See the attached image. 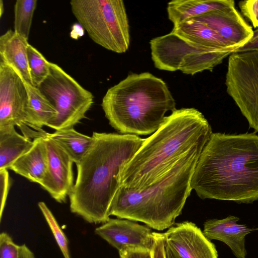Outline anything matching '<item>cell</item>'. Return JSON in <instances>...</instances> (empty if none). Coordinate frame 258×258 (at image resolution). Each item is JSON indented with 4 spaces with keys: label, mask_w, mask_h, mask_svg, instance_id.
<instances>
[{
    "label": "cell",
    "mask_w": 258,
    "mask_h": 258,
    "mask_svg": "<svg viewBox=\"0 0 258 258\" xmlns=\"http://www.w3.org/2000/svg\"><path fill=\"white\" fill-rule=\"evenodd\" d=\"M191 187L203 200L258 201V135L213 133L197 161Z\"/></svg>",
    "instance_id": "obj_1"
},
{
    "label": "cell",
    "mask_w": 258,
    "mask_h": 258,
    "mask_svg": "<svg viewBox=\"0 0 258 258\" xmlns=\"http://www.w3.org/2000/svg\"><path fill=\"white\" fill-rule=\"evenodd\" d=\"M166 258H181L176 252L172 251L168 246L165 245Z\"/></svg>",
    "instance_id": "obj_34"
},
{
    "label": "cell",
    "mask_w": 258,
    "mask_h": 258,
    "mask_svg": "<svg viewBox=\"0 0 258 258\" xmlns=\"http://www.w3.org/2000/svg\"><path fill=\"white\" fill-rule=\"evenodd\" d=\"M27 57L32 85L38 87L49 75L50 62L30 44L27 47Z\"/></svg>",
    "instance_id": "obj_24"
},
{
    "label": "cell",
    "mask_w": 258,
    "mask_h": 258,
    "mask_svg": "<svg viewBox=\"0 0 258 258\" xmlns=\"http://www.w3.org/2000/svg\"><path fill=\"white\" fill-rule=\"evenodd\" d=\"M154 243L151 251L152 258H166L163 233L154 232Z\"/></svg>",
    "instance_id": "obj_29"
},
{
    "label": "cell",
    "mask_w": 258,
    "mask_h": 258,
    "mask_svg": "<svg viewBox=\"0 0 258 258\" xmlns=\"http://www.w3.org/2000/svg\"><path fill=\"white\" fill-rule=\"evenodd\" d=\"M38 205L48 224L64 257L71 258L68 240L53 215L44 202H40L38 203Z\"/></svg>",
    "instance_id": "obj_25"
},
{
    "label": "cell",
    "mask_w": 258,
    "mask_h": 258,
    "mask_svg": "<svg viewBox=\"0 0 258 258\" xmlns=\"http://www.w3.org/2000/svg\"><path fill=\"white\" fill-rule=\"evenodd\" d=\"M238 6L243 15L250 21L253 27L258 28V0L240 1Z\"/></svg>",
    "instance_id": "obj_27"
},
{
    "label": "cell",
    "mask_w": 258,
    "mask_h": 258,
    "mask_svg": "<svg viewBox=\"0 0 258 258\" xmlns=\"http://www.w3.org/2000/svg\"><path fill=\"white\" fill-rule=\"evenodd\" d=\"M120 258H152L151 251L144 250H125L118 251Z\"/></svg>",
    "instance_id": "obj_30"
},
{
    "label": "cell",
    "mask_w": 258,
    "mask_h": 258,
    "mask_svg": "<svg viewBox=\"0 0 258 258\" xmlns=\"http://www.w3.org/2000/svg\"><path fill=\"white\" fill-rule=\"evenodd\" d=\"M192 19L205 23L225 40L240 47L250 41L253 35L252 27L246 22L235 6L211 11Z\"/></svg>",
    "instance_id": "obj_14"
},
{
    "label": "cell",
    "mask_w": 258,
    "mask_h": 258,
    "mask_svg": "<svg viewBox=\"0 0 258 258\" xmlns=\"http://www.w3.org/2000/svg\"><path fill=\"white\" fill-rule=\"evenodd\" d=\"M213 132L194 108L176 109L144 142L123 168L120 186L139 189L157 180L192 147L206 144Z\"/></svg>",
    "instance_id": "obj_3"
},
{
    "label": "cell",
    "mask_w": 258,
    "mask_h": 258,
    "mask_svg": "<svg viewBox=\"0 0 258 258\" xmlns=\"http://www.w3.org/2000/svg\"><path fill=\"white\" fill-rule=\"evenodd\" d=\"M46 133L42 137L46 146L48 166L46 176L40 185L56 201L63 203L74 184V162L61 147L45 136Z\"/></svg>",
    "instance_id": "obj_12"
},
{
    "label": "cell",
    "mask_w": 258,
    "mask_h": 258,
    "mask_svg": "<svg viewBox=\"0 0 258 258\" xmlns=\"http://www.w3.org/2000/svg\"><path fill=\"white\" fill-rule=\"evenodd\" d=\"M0 2H1V4H0V8H1V10H0V16L1 17L2 16V14H3V13L4 12V5H3V2L2 0H1L0 1Z\"/></svg>",
    "instance_id": "obj_35"
},
{
    "label": "cell",
    "mask_w": 258,
    "mask_h": 258,
    "mask_svg": "<svg viewBox=\"0 0 258 258\" xmlns=\"http://www.w3.org/2000/svg\"><path fill=\"white\" fill-rule=\"evenodd\" d=\"M163 234L165 245L181 258L218 257L214 244L192 222L175 223Z\"/></svg>",
    "instance_id": "obj_13"
},
{
    "label": "cell",
    "mask_w": 258,
    "mask_h": 258,
    "mask_svg": "<svg viewBox=\"0 0 258 258\" xmlns=\"http://www.w3.org/2000/svg\"><path fill=\"white\" fill-rule=\"evenodd\" d=\"M33 140L34 145L32 148L18 158L10 169L40 185L47 170V149L43 137L36 138Z\"/></svg>",
    "instance_id": "obj_17"
},
{
    "label": "cell",
    "mask_w": 258,
    "mask_h": 258,
    "mask_svg": "<svg viewBox=\"0 0 258 258\" xmlns=\"http://www.w3.org/2000/svg\"><path fill=\"white\" fill-rule=\"evenodd\" d=\"M0 182H1V212L0 217L2 219L3 212L5 206L9 190L11 185L8 169L0 170Z\"/></svg>",
    "instance_id": "obj_28"
},
{
    "label": "cell",
    "mask_w": 258,
    "mask_h": 258,
    "mask_svg": "<svg viewBox=\"0 0 258 258\" xmlns=\"http://www.w3.org/2000/svg\"><path fill=\"white\" fill-rule=\"evenodd\" d=\"M111 126L122 134H153L176 109L175 101L161 79L149 72L132 73L108 89L101 103Z\"/></svg>",
    "instance_id": "obj_5"
},
{
    "label": "cell",
    "mask_w": 258,
    "mask_h": 258,
    "mask_svg": "<svg viewBox=\"0 0 258 258\" xmlns=\"http://www.w3.org/2000/svg\"><path fill=\"white\" fill-rule=\"evenodd\" d=\"M95 233L118 251L144 250L151 251L154 240L148 226L125 219H109L96 228Z\"/></svg>",
    "instance_id": "obj_11"
},
{
    "label": "cell",
    "mask_w": 258,
    "mask_h": 258,
    "mask_svg": "<svg viewBox=\"0 0 258 258\" xmlns=\"http://www.w3.org/2000/svg\"><path fill=\"white\" fill-rule=\"evenodd\" d=\"M37 88L57 111L56 116L47 125L55 131L73 127L86 118V113L94 102L91 92L51 62L49 75Z\"/></svg>",
    "instance_id": "obj_8"
},
{
    "label": "cell",
    "mask_w": 258,
    "mask_h": 258,
    "mask_svg": "<svg viewBox=\"0 0 258 258\" xmlns=\"http://www.w3.org/2000/svg\"><path fill=\"white\" fill-rule=\"evenodd\" d=\"M84 28L80 24H75L71 32V36L74 39H78L84 34Z\"/></svg>",
    "instance_id": "obj_33"
},
{
    "label": "cell",
    "mask_w": 258,
    "mask_h": 258,
    "mask_svg": "<svg viewBox=\"0 0 258 258\" xmlns=\"http://www.w3.org/2000/svg\"><path fill=\"white\" fill-rule=\"evenodd\" d=\"M45 136L56 142L77 164L89 150L93 137L78 132L73 127L46 133Z\"/></svg>",
    "instance_id": "obj_22"
},
{
    "label": "cell",
    "mask_w": 258,
    "mask_h": 258,
    "mask_svg": "<svg viewBox=\"0 0 258 258\" xmlns=\"http://www.w3.org/2000/svg\"><path fill=\"white\" fill-rule=\"evenodd\" d=\"M258 37V28L253 31V35L251 40L254 39Z\"/></svg>",
    "instance_id": "obj_36"
},
{
    "label": "cell",
    "mask_w": 258,
    "mask_h": 258,
    "mask_svg": "<svg viewBox=\"0 0 258 258\" xmlns=\"http://www.w3.org/2000/svg\"><path fill=\"white\" fill-rule=\"evenodd\" d=\"M28 40L9 29L0 36V61L11 68L25 83L32 85L27 57Z\"/></svg>",
    "instance_id": "obj_16"
},
{
    "label": "cell",
    "mask_w": 258,
    "mask_h": 258,
    "mask_svg": "<svg viewBox=\"0 0 258 258\" xmlns=\"http://www.w3.org/2000/svg\"><path fill=\"white\" fill-rule=\"evenodd\" d=\"M19 247L8 233H1L0 258H18Z\"/></svg>",
    "instance_id": "obj_26"
},
{
    "label": "cell",
    "mask_w": 258,
    "mask_h": 258,
    "mask_svg": "<svg viewBox=\"0 0 258 258\" xmlns=\"http://www.w3.org/2000/svg\"><path fill=\"white\" fill-rule=\"evenodd\" d=\"M33 145V140L19 134L14 126L0 128V170L10 169Z\"/></svg>",
    "instance_id": "obj_21"
},
{
    "label": "cell",
    "mask_w": 258,
    "mask_h": 258,
    "mask_svg": "<svg viewBox=\"0 0 258 258\" xmlns=\"http://www.w3.org/2000/svg\"><path fill=\"white\" fill-rule=\"evenodd\" d=\"M258 51V37L251 40L242 47L237 49L234 52Z\"/></svg>",
    "instance_id": "obj_31"
},
{
    "label": "cell",
    "mask_w": 258,
    "mask_h": 258,
    "mask_svg": "<svg viewBox=\"0 0 258 258\" xmlns=\"http://www.w3.org/2000/svg\"><path fill=\"white\" fill-rule=\"evenodd\" d=\"M152 59L160 70L194 75L212 71L237 48L218 49L193 42L171 31L150 41Z\"/></svg>",
    "instance_id": "obj_7"
},
{
    "label": "cell",
    "mask_w": 258,
    "mask_h": 258,
    "mask_svg": "<svg viewBox=\"0 0 258 258\" xmlns=\"http://www.w3.org/2000/svg\"><path fill=\"white\" fill-rule=\"evenodd\" d=\"M93 143L76 164L77 176L69 195L70 209L90 223H104L120 186V174L144 142L132 134L94 132Z\"/></svg>",
    "instance_id": "obj_2"
},
{
    "label": "cell",
    "mask_w": 258,
    "mask_h": 258,
    "mask_svg": "<svg viewBox=\"0 0 258 258\" xmlns=\"http://www.w3.org/2000/svg\"><path fill=\"white\" fill-rule=\"evenodd\" d=\"M73 14L89 37L110 51L125 52L130 44V26L122 0H72Z\"/></svg>",
    "instance_id": "obj_6"
},
{
    "label": "cell",
    "mask_w": 258,
    "mask_h": 258,
    "mask_svg": "<svg viewBox=\"0 0 258 258\" xmlns=\"http://www.w3.org/2000/svg\"><path fill=\"white\" fill-rule=\"evenodd\" d=\"M225 85L250 127L258 132V51L228 56Z\"/></svg>",
    "instance_id": "obj_9"
},
{
    "label": "cell",
    "mask_w": 258,
    "mask_h": 258,
    "mask_svg": "<svg viewBox=\"0 0 258 258\" xmlns=\"http://www.w3.org/2000/svg\"><path fill=\"white\" fill-rule=\"evenodd\" d=\"M235 6L232 0H174L167 4L168 19L174 26L202 14Z\"/></svg>",
    "instance_id": "obj_18"
},
{
    "label": "cell",
    "mask_w": 258,
    "mask_h": 258,
    "mask_svg": "<svg viewBox=\"0 0 258 258\" xmlns=\"http://www.w3.org/2000/svg\"><path fill=\"white\" fill-rule=\"evenodd\" d=\"M37 0H17L14 5V30L28 40Z\"/></svg>",
    "instance_id": "obj_23"
},
{
    "label": "cell",
    "mask_w": 258,
    "mask_h": 258,
    "mask_svg": "<svg viewBox=\"0 0 258 258\" xmlns=\"http://www.w3.org/2000/svg\"><path fill=\"white\" fill-rule=\"evenodd\" d=\"M172 31L189 41L206 47L218 49L240 48L225 40L205 23L192 18L174 26Z\"/></svg>",
    "instance_id": "obj_19"
},
{
    "label": "cell",
    "mask_w": 258,
    "mask_h": 258,
    "mask_svg": "<svg viewBox=\"0 0 258 258\" xmlns=\"http://www.w3.org/2000/svg\"><path fill=\"white\" fill-rule=\"evenodd\" d=\"M239 218L229 215L221 219L206 221L203 232L210 240H217L225 243L237 258H245V237L251 229L244 224L237 223Z\"/></svg>",
    "instance_id": "obj_15"
},
{
    "label": "cell",
    "mask_w": 258,
    "mask_h": 258,
    "mask_svg": "<svg viewBox=\"0 0 258 258\" xmlns=\"http://www.w3.org/2000/svg\"><path fill=\"white\" fill-rule=\"evenodd\" d=\"M28 94L25 83L9 66L0 61V128L26 123Z\"/></svg>",
    "instance_id": "obj_10"
},
{
    "label": "cell",
    "mask_w": 258,
    "mask_h": 258,
    "mask_svg": "<svg viewBox=\"0 0 258 258\" xmlns=\"http://www.w3.org/2000/svg\"><path fill=\"white\" fill-rule=\"evenodd\" d=\"M28 94L26 123L35 131H41L42 126L56 116L57 111L48 98L36 87L25 83Z\"/></svg>",
    "instance_id": "obj_20"
},
{
    "label": "cell",
    "mask_w": 258,
    "mask_h": 258,
    "mask_svg": "<svg viewBox=\"0 0 258 258\" xmlns=\"http://www.w3.org/2000/svg\"><path fill=\"white\" fill-rule=\"evenodd\" d=\"M18 258H35L32 251L25 245H20Z\"/></svg>",
    "instance_id": "obj_32"
},
{
    "label": "cell",
    "mask_w": 258,
    "mask_h": 258,
    "mask_svg": "<svg viewBox=\"0 0 258 258\" xmlns=\"http://www.w3.org/2000/svg\"><path fill=\"white\" fill-rule=\"evenodd\" d=\"M206 144L192 147L146 187L135 189L120 186L111 203L109 216L141 222L158 231L173 226L192 190L191 177Z\"/></svg>",
    "instance_id": "obj_4"
}]
</instances>
